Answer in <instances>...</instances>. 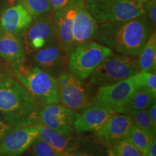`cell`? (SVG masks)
<instances>
[{
	"label": "cell",
	"instance_id": "836d02e7",
	"mask_svg": "<svg viewBox=\"0 0 156 156\" xmlns=\"http://www.w3.org/2000/svg\"><path fill=\"white\" fill-rule=\"evenodd\" d=\"M5 1L10 5V7H12V6H14V4L16 2L17 0H5Z\"/></svg>",
	"mask_w": 156,
	"mask_h": 156
},
{
	"label": "cell",
	"instance_id": "f546056e",
	"mask_svg": "<svg viewBox=\"0 0 156 156\" xmlns=\"http://www.w3.org/2000/svg\"><path fill=\"white\" fill-rule=\"evenodd\" d=\"M70 0H48L53 11H56L58 9H61L69 3Z\"/></svg>",
	"mask_w": 156,
	"mask_h": 156
},
{
	"label": "cell",
	"instance_id": "7a4b0ae2",
	"mask_svg": "<svg viewBox=\"0 0 156 156\" xmlns=\"http://www.w3.org/2000/svg\"><path fill=\"white\" fill-rule=\"evenodd\" d=\"M43 104L10 77L0 80V114L12 127L37 125Z\"/></svg>",
	"mask_w": 156,
	"mask_h": 156
},
{
	"label": "cell",
	"instance_id": "e0dca14e",
	"mask_svg": "<svg viewBox=\"0 0 156 156\" xmlns=\"http://www.w3.org/2000/svg\"><path fill=\"white\" fill-rule=\"evenodd\" d=\"M25 57L24 46L18 36L0 30V58L13 69L25 62Z\"/></svg>",
	"mask_w": 156,
	"mask_h": 156
},
{
	"label": "cell",
	"instance_id": "ac0fdd59",
	"mask_svg": "<svg viewBox=\"0 0 156 156\" xmlns=\"http://www.w3.org/2000/svg\"><path fill=\"white\" fill-rule=\"evenodd\" d=\"M33 17L21 4L9 7L0 18V28L5 32L23 34L33 22Z\"/></svg>",
	"mask_w": 156,
	"mask_h": 156
},
{
	"label": "cell",
	"instance_id": "44dd1931",
	"mask_svg": "<svg viewBox=\"0 0 156 156\" xmlns=\"http://www.w3.org/2000/svg\"><path fill=\"white\" fill-rule=\"evenodd\" d=\"M156 93L146 87H142L136 91L129 101L117 113L122 114L126 110H147L155 103Z\"/></svg>",
	"mask_w": 156,
	"mask_h": 156
},
{
	"label": "cell",
	"instance_id": "4316f807",
	"mask_svg": "<svg viewBox=\"0 0 156 156\" xmlns=\"http://www.w3.org/2000/svg\"><path fill=\"white\" fill-rule=\"evenodd\" d=\"M145 15L150 21L153 28L156 25V0H148L145 6Z\"/></svg>",
	"mask_w": 156,
	"mask_h": 156
},
{
	"label": "cell",
	"instance_id": "5bb4252c",
	"mask_svg": "<svg viewBox=\"0 0 156 156\" xmlns=\"http://www.w3.org/2000/svg\"><path fill=\"white\" fill-rule=\"evenodd\" d=\"M134 124L133 119L129 115L115 114L95 132V135L105 145L113 147L127 137Z\"/></svg>",
	"mask_w": 156,
	"mask_h": 156
},
{
	"label": "cell",
	"instance_id": "2e32d148",
	"mask_svg": "<svg viewBox=\"0 0 156 156\" xmlns=\"http://www.w3.org/2000/svg\"><path fill=\"white\" fill-rule=\"evenodd\" d=\"M99 24L85 7L83 0H78L74 18L73 35L75 47L95 40Z\"/></svg>",
	"mask_w": 156,
	"mask_h": 156
},
{
	"label": "cell",
	"instance_id": "4dcf8cb0",
	"mask_svg": "<svg viewBox=\"0 0 156 156\" xmlns=\"http://www.w3.org/2000/svg\"><path fill=\"white\" fill-rule=\"evenodd\" d=\"M148 114H149L150 119L153 124V127L156 129V105L155 103H153L152 106L147 109Z\"/></svg>",
	"mask_w": 156,
	"mask_h": 156
},
{
	"label": "cell",
	"instance_id": "8fae6325",
	"mask_svg": "<svg viewBox=\"0 0 156 156\" xmlns=\"http://www.w3.org/2000/svg\"><path fill=\"white\" fill-rule=\"evenodd\" d=\"M77 114L59 103H44L38 112V124L47 126L60 134H72L75 130L74 122Z\"/></svg>",
	"mask_w": 156,
	"mask_h": 156
},
{
	"label": "cell",
	"instance_id": "4fadbf2b",
	"mask_svg": "<svg viewBox=\"0 0 156 156\" xmlns=\"http://www.w3.org/2000/svg\"><path fill=\"white\" fill-rule=\"evenodd\" d=\"M38 137L37 125L12 128L0 140V155H20L32 146Z\"/></svg>",
	"mask_w": 156,
	"mask_h": 156
},
{
	"label": "cell",
	"instance_id": "9c48e42d",
	"mask_svg": "<svg viewBox=\"0 0 156 156\" xmlns=\"http://www.w3.org/2000/svg\"><path fill=\"white\" fill-rule=\"evenodd\" d=\"M78 0H70L67 5L52 13L55 44L69 56L75 48L73 27Z\"/></svg>",
	"mask_w": 156,
	"mask_h": 156
},
{
	"label": "cell",
	"instance_id": "8992f818",
	"mask_svg": "<svg viewBox=\"0 0 156 156\" xmlns=\"http://www.w3.org/2000/svg\"><path fill=\"white\" fill-rule=\"evenodd\" d=\"M114 53L111 48L98 43H85L76 46L70 54L67 68L70 73L82 80H85L105 58Z\"/></svg>",
	"mask_w": 156,
	"mask_h": 156
},
{
	"label": "cell",
	"instance_id": "ffe728a7",
	"mask_svg": "<svg viewBox=\"0 0 156 156\" xmlns=\"http://www.w3.org/2000/svg\"><path fill=\"white\" fill-rule=\"evenodd\" d=\"M137 60L140 72H151L155 73L156 68V34L154 30L139 55Z\"/></svg>",
	"mask_w": 156,
	"mask_h": 156
},
{
	"label": "cell",
	"instance_id": "5b68a950",
	"mask_svg": "<svg viewBox=\"0 0 156 156\" xmlns=\"http://www.w3.org/2000/svg\"><path fill=\"white\" fill-rule=\"evenodd\" d=\"M140 72L137 60L132 56L113 54L105 58L91 74L89 83L93 86H106L126 79Z\"/></svg>",
	"mask_w": 156,
	"mask_h": 156
},
{
	"label": "cell",
	"instance_id": "ba28073f",
	"mask_svg": "<svg viewBox=\"0 0 156 156\" xmlns=\"http://www.w3.org/2000/svg\"><path fill=\"white\" fill-rule=\"evenodd\" d=\"M83 80L70 72H64L57 77L58 94L63 106L75 112L89 106L92 100Z\"/></svg>",
	"mask_w": 156,
	"mask_h": 156
},
{
	"label": "cell",
	"instance_id": "3957f363",
	"mask_svg": "<svg viewBox=\"0 0 156 156\" xmlns=\"http://www.w3.org/2000/svg\"><path fill=\"white\" fill-rule=\"evenodd\" d=\"M21 85L37 100L45 104L61 103L57 78L36 65L25 62L12 69Z\"/></svg>",
	"mask_w": 156,
	"mask_h": 156
},
{
	"label": "cell",
	"instance_id": "d590c367",
	"mask_svg": "<svg viewBox=\"0 0 156 156\" xmlns=\"http://www.w3.org/2000/svg\"><path fill=\"white\" fill-rule=\"evenodd\" d=\"M145 1H148V0H145Z\"/></svg>",
	"mask_w": 156,
	"mask_h": 156
},
{
	"label": "cell",
	"instance_id": "d6a6232c",
	"mask_svg": "<svg viewBox=\"0 0 156 156\" xmlns=\"http://www.w3.org/2000/svg\"><path fill=\"white\" fill-rule=\"evenodd\" d=\"M9 74H10V71L8 68L0 64V80H2L7 77H9Z\"/></svg>",
	"mask_w": 156,
	"mask_h": 156
},
{
	"label": "cell",
	"instance_id": "7c38bea8",
	"mask_svg": "<svg viewBox=\"0 0 156 156\" xmlns=\"http://www.w3.org/2000/svg\"><path fill=\"white\" fill-rule=\"evenodd\" d=\"M115 114L112 107L93 99L83 112L77 114L74 122V129L77 133L95 132Z\"/></svg>",
	"mask_w": 156,
	"mask_h": 156
},
{
	"label": "cell",
	"instance_id": "603a6c76",
	"mask_svg": "<svg viewBox=\"0 0 156 156\" xmlns=\"http://www.w3.org/2000/svg\"><path fill=\"white\" fill-rule=\"evenodd\" d=\"M21 5L33 18H39L53 12L48 0H21Z\"/></svg>",
	"mask_w": 156,
	"mask_h": 156
},
{
	"label": "cell",
	"instance_id": "1f68e13d",
	"mask_svg": "<svg viewBox=\"0 0 156 156\" xmlns=\"http://www.w3.org/2000/svg\"><path fill=\"white\" fill-rule=\"evenodd\" d=\"M12 127L11 125H9V124L2 122V120H0V140L5 135L7 132L10 131Z\"/></svg>",
	"mask_w": 156,
	"mask_h": 156
},
{
	"label": "cell",
	"instance_id": "484cf974",
	"mask_svg": "<svg viewBox=\"0 0 156 156\" xmlns=\"http://www.w3.org/2000/svg\"><path fill=\"white\" fill-rule=\"evenodd\" d=\"M32 156H61L47 142L38 137L32 145Z\"/></svg>",
	"mask_w": 156,
	"mask_h": 156
},
{
	"label": "cell",
	"instance_id": "52a82bcc",
	"mask_svg": "<svg viewBox=\"0 0 156 156\" xmlns=\"http://www.w3.org/2000/svg\"><path fill=\"white\" fill-rule=\"evenodd\" d=\"M144 87L141 73L112 85L99 87L93 99L108 105L117 114L118 110L126 105L140 87Z\"/></svg>",
	"mask_w": 156,
	"mask_h": 156
},
{
	"label": "cell",
	"instance_id": "f1b7e54d",
	"mask_svg": "<svg viewBox=\"0 0 156 156\" xmlns=\"http://www.w3.org/2000/svg\"><path fill=\"white\" fill-rule=\"evenodd\" d=\"M61 156H96L95 154L90 152H85L83 151H78V150L73 149L70 147L69 150L65 151L61 155Z\"/></svg>",
	"mask_w": 156,
	"mask_h": 156
},
{
	"label": "cell",
	"instance_id": "30bf717a",
	"mask_svg": "<svg viewBox=\"0 0 156 156\" xmlns=\"http://www.w3.org/2000/svg\"><path fill=\"white\" fill-rule=\"evenodd\" d=\"M25 53L30 54L55 43L52 13L37 18L36 22L23 33Z\"/></svg>",
	"mask_w": 156,
	"mask_h": 156
},
{
	"label": "cell",
	"instance_id": "d6986e66",
	"mask_svg": "<svg viewBox=\"0 0 156 156\" xmlns=\"http://www.w3.org/2000/svg\"><path fill=\"white\" fill-rule=\"evenodd\" d=\"M37 126L38 129V137L47 142L60 155L73 147V134H60L41 124H38Z\"/></svg>",
	"mask_w": 156,
	"mask_h": 156
},
{
	"label": "cell",
	"instance_id": "d4e9b609",
	"mask_svg": "<svg viewBox=\"0 0 156 156\" xmlns=\"http://www.w3.org/2000/svg\"><path fill=\"white\" fill-rule=\"evenodd\" d=\"M112 150L116 156H142L139 150L130 142L128 137L114 145Z\"/></svg>",
	"mask_w": 156,
	"mask_h": 156
},
{
	"label": "cell",
	"instance_id": "e575fe53",
	"mask_svg": "<svg viewBox=\"0 0 156 156\" xmlns=\"http://www.w3.org/2000/svg\"><path fill=\"white\" fill-rule=\"evenodd\" d=\"M107 156H116V155H115L114 152L112 151V150H109L108 152V154H107Z\"/></svg>",
	"mask_w": 156,
	"mask_h": 156
},
{
	"label": "cell",
	"instance_id": "83f0119b",
	"mask_svg": "<svg viewBox=\"0 0 156 156\" xmlns=\"http://www.w3.org/2000/svg\"><path fill=\"white\" fill-rule=\"evenodd\" d=\"M143 86L148 87L156 93V75L151 72H140Z\"/></svg>",
	"mask_w": 156,
	"mask_h": 156
},
{
	"label": "cell",
	"instance_id": "6da1fadb",
	"mask_svg": "<svg viewBox=\"0 0 156 156\" xmlns=\"http://www.w3.org/2000/svg\"><path fill=\"white\" fill-rule=\"evenodd\" d=\"M153 31V26L144 14L128 20L100 24L95 40L119 54L136 57Z\"/></svg>",
	"mask_w": 156,
	"mask_h": 156
},
{
	"label": "cell",
	"instance_id": "9a60e30c",
	"mask_svg": "<svg viewBox=\"0 0 156 156\" xmlns=\"http://www.w3.org/2000/svg\"><path fill=\"white\" fill-rule=\"evenodd\" d=\"M69 56L55 43L37 51L32 60L36 66L57 78L65 72Z\"/></svg>",
	"mask_w": 156,
	"mask_h": 156
},
{
	"label": "cell",
	"instance_id": "277c9868",
	"mask_svg": "<svg viewBox=\"0 0 156 156\" xmlns=\"http://www.w3.org/2000/svg\"><path fill=\"white\" fill-rule=\"evenodd\" d=\"M98 24L128 20L145 14V0H83Z\"/></svg>",
	"mask_w": 156,
	"mask_h": 156
},
{
	"label": "cell",
	"instance_id": "cb8c5ba5",
	"mask_svg": "<svg viewBox=\"0 0 156 156\" xmlns=\"http://www.w3.org/2000/svg\"><path fill=\"white\" fill-rule=\"evenodd\" d=\"M122 114L131 116L134 124L140 129L155 136L156 129L152 124L147 110H126Z\"/></svg>",
	"mask_w": 156,
	"mask_h": 156
},
{
	"label": "cell",
	"instance_id": "7402d4cb",
	"mask_svg": "<svg viewBox=\"0 0 156 156\" xmlns=\"http://www.w3.org/2000/svg\"><path fill=\"white\" fill-rule=\"evenodd\" d=\"M155 136L153 134L144 131L134 124L127 137L139 150L142 156H146L153 140H155Z\"/></svg>",
	"mask_w": 156,
	"mask_h": 156
}]
</instances>
